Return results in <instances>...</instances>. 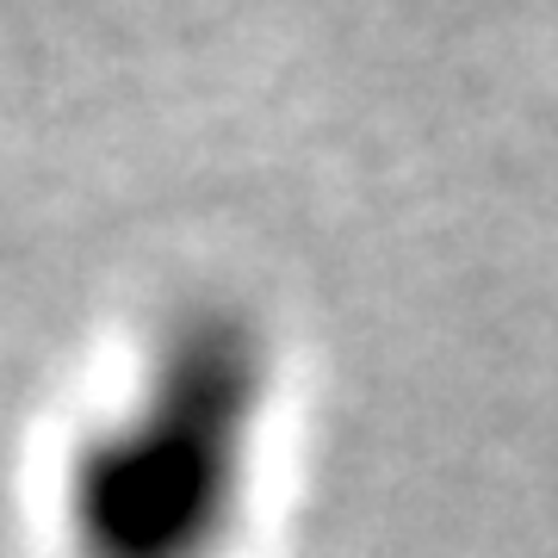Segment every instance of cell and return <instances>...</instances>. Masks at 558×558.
Here are the masks:
<instances>
[{
	"label": "cell",
	"mask_w": 558,
	"mask_h": 558,
	"mask_svg": "<svg viewBox=\"0 0 558 558\" xmlns=\"http://www.w3.org/2000/svg\"><path fill=\"white\" fill-rule=\"evenodd\" d=\"M248 348L205 329L180 341L137 422L81 465V534L94 558H205L230 527L248 410Z\"/></svg>",
	"instance_id": "obj_1"
}]
</instances>
